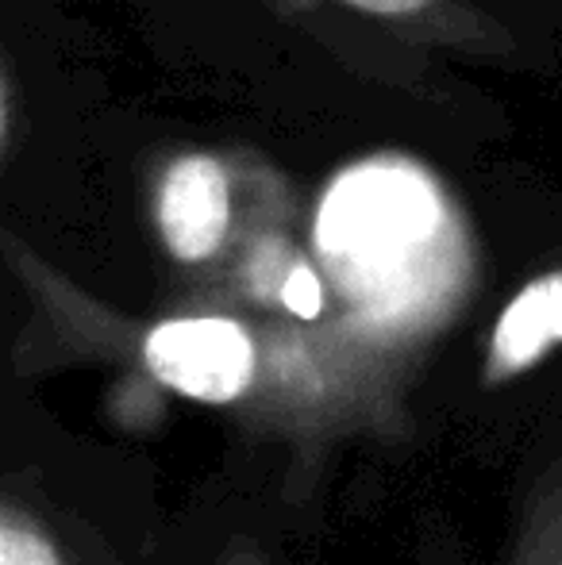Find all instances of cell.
<instances>
[{
	"label": "cell",
	"mask_w": 562,
	"mask_h": 565,
	"mask_svg": "<svg viewBox=\"0 0 562 565\" xmlns=\"http://www.w3.org/2000/svg\"><path fill=\"white\" fill-rule=\"evenodd\" d=\"M147 201L166 258L204 269L278 227L289 189L258 154L189 147L155 166Z\"/></svg>",
	"instance_id": "obj_1"
},
{
	"label": "cell",
	"mask_w": 562,
	"mask_h": 565,
	"mask_svg": "<svg viewBox=\"0 0 562 565\" xmlns=\"http://www.w3.org/2000/svg\"><path fill=\"white\" fill-rule=\"evenodd\" d=\"M142 362L170 393L201 404H232L255 381L258 350L227 316H178L147 331Z\"/></svg>",
	"instance_id": "obj_2"
},
{
	"label": "cell",
	"mask_w": 562,
	"mask_h": 565,
	"mask_svg": "<svg viewBox=\"0 0 562 565\" xmlns=\"http://www.w3.org/2000/svg\"><path fill=\"white\" fill-rule=\"evenodd\" d=\"M336 4L362 20H374L378 28L401 39L447 46V51L497 58V54H512L517 46L509 28L481 12L474 0H336Z\"/></svg>",
	"instance_id": "obj_3"
},
{
	"label": "cell",
	"mask_w": 562,
	"mask_h": 565,
	"mask_svg": "<svg viewBox=\"0 0 562 565\" xmlns=\"http://www.w3.org/2000/svg\"><path fill=\"white\" fill-rule=\"evenodd\" d=\"M562 347V266L532 277L497 316L486 342L481 381L505 385L520 373L536 370L543 358Z\"/></svg>",
	"instance_id": "obj_4"
},
{
	"label": "cell",
	"mask_w": 562,
	"mask_h": 565,
	"mask_svg": "<svg viewBox=\"0 0 562 565\" xmlns=\"http://www.w3.org/2000/svg\"><path fill=\"white\" fill-rule=\"evenodd\" d=\"M243 277L258 300L282 305L297 320H316L324 312L320 277L278 231H263L243 246Z\"/></svg>",
	"instance_id": "obj_5"
},
{
	"label": "cell",
	"mask_w": 562,
	"mask_h": 565,
	"mask_svg": "<svg viewBox=\"0 0 562 565\" xmlns=\"http://www.w3.org/2000/svg\"><path fill=\"white\" fill-rule=\"evenodd\" d=\"M0 565H66L54 539L15 508H0Z\"/></svg>",
	"instance_id": "obj_6"
},
{
	"label": "cell",
	"mask_w": 562,
	"mask_h": 565,
	"mask_svg": "<svg viewBox=\"0 0 562 565\" xmlns=\"http://www.w3.org/2000/svg\"><path fill=\"white\" fill-rule=\"evenodd\" d=\"M8 147H12V85H8V70L0 62V166L8 158Z\"/></svg>",
	"instance_id": "obj_7"
}]
</instances>
